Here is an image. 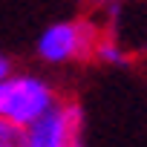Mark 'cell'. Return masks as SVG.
Wrapping results in <instances>:
<instances>
[{
    "mask_svg": "<svg viewBox=\"0 0 147 147\" xmlns=\"http://www.w3.org/2000/svg\"><path fill=\"white\" fill-rule=\"evenodd\" d=\"M55 107L58 104L52 87L38 75H12L0 84V118L9 124L29 130Z\"/></svg>",
    "mask_w": 147,
    "mask_h": 147,
    "instance_id": "obj_1",
    "label": "cell"
},
{
    "mask_svg": "<svg viewBox=\"0 0 147 147\" xmlns=\"http://www.w3.org/2000/svg\"><path fill=\"white\" fill-rule=\"evenodd\" d=\"M98 40H101V35L90 20H61L40 32L38 55L49 63H63L72 58L87 61V58H92Z\"/></svg>",
    "mask_w": 147,
    "mask_h": 147,
    "instance_id": "obj_2",
    "label": "cell"
},
{
    "mask_svg": "<svg viewBox=\"0 0 147 147\" xmlns=\"http://www.w3.org/2000/svg\"><path fill=\"white\" fill-rule=\"evenodd\" d=\"M66 138L69 133L61 118V107H55L52 113H46L40 121L29 127V147H63Z\"/></svg>",
    "mask_w": 147,
    "mask_h": 147,
    "instance_id": "obj_3",
    "label": "cell"
},
{
    "mask_svg": "<svg viewBox=\"0 0 147 147\" xmlns=\"http://www.w3.org/2000/svg\"><path fill=\"white\" fill-rule=\"evenodd\" d=\"M98 61H104V63H113V66H124L127 63V55H124V49L113 40V38H101L98 43H95V52H92Z\"/></svg>",
    "mask_w": 147,
    "mask_h": 147,
    "instance_id": "obj_4",
    "label": "cell"
},
{
    "mask_svg": "<svg viewBox=\"0 0 147 147\" xmlns=\"http://www.w3.org/2000/svg\"><path fill=\"white\" fill-rule=\"evenodd\" d=\"M0 147H29V130L0 118Z\"/></svg>",
    "mask_w": 147,
    "mask_h": 147,
    "instance_id": "obj_5",
    "label": "cell"
},
{
    "mask_svg": "<svg viewBox=\"0 0 147 147\" xmlns=\"http://www.w3.org/2000/svg\"><path fill=\"white\" fill-rule=\"evenodd\" d=\"M9 78H12V61L6 55H0V84L9 81Z\"/></svg>",
    "mask_w": 147,
    "mask_h": 147,
    "instance_id": "obj_6",
    "label": "cell"
},
{
    "mask_svg": "<svg viewBox=\"0 0 147 147\" xmlns=\"http://www.w3.org/2000/svg\"><path fill=\"white\" fill-rule=\"evenodd\" d=\"M63 147H84V141H81V136H78V138H66Z\"/></svg>",
    "mask_w": 147,
    "mask_h": 147,
    "instance_id": "obj_7",
    "label": "cell"
},
{
    "mask_svg": "<svg viewBox=\"0 0 147 147\" xmlns=\"http://www.w3.org/2000/svg\"><path fill=\"white\" fill-rule=\"evenodd\" d=\"M90 3H95V6H110V3H115V0H90Z\"/></svg>",
    "mask_w": 147,
    "mask_h": 147,
    "instance_id": "obj_8",
    "label": "cell"
}]
</instances>
